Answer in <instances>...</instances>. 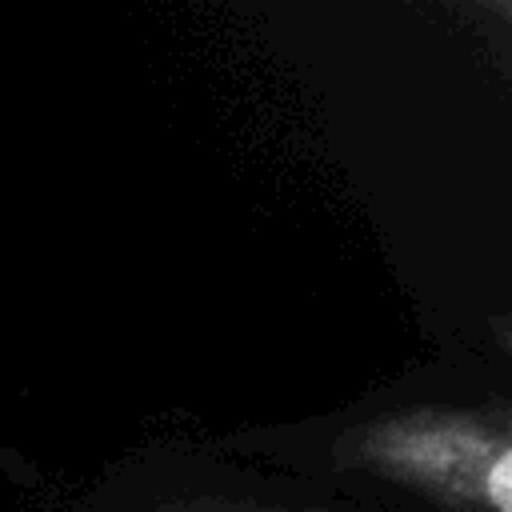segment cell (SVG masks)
<instances>
[{
	"label": "cell",
	"mask_w": 512,
	"mask_h": 512,
	"mask_svg": "<svg viewBox=\"0 0 512 512\" xmlns=\"http://www.w3.org/2000/svg\"><path fill=\"white\" fill-rule=\"evenodd\" d=\"M488 496H492V508H496V512H508V508H512V492H508V452H496V460H492Z\"/></svg>",
	"instance_id": "6da1fadb"
}]
</instances>
